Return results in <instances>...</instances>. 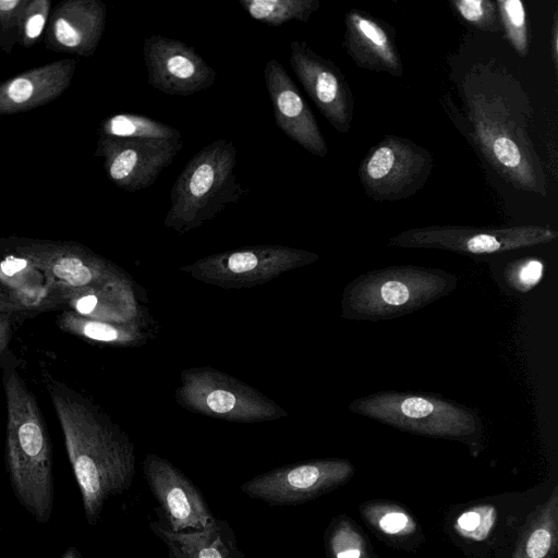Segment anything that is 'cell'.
I'll list each match as a JSON object with an SVG mask.
<instances>
[{"mask_svg":"<svg viewBox=\"0 0 558 558\" xmlns=\"http://www.w3.org/2000/svg\"><path fill=\"white\" fill-rule=\"evenodd\" d=\"M363 518L378 531L390 536H409L416 531L414 519L400 506L368 502L361 508Z\"/></svg>","mask_w":558,"mask_h":558,"instance_id":"cell-24","label":"cell"},{"mask_svg":"<svg viewBox=\"0 0 558 558\" xmlns=\"http://www.w3.org/2000/svg\"><path fill=\"white\" fill-rule=\"evenodd\" d=\"M45 24V19L41 14L31 16L26 24V34L29 38L39 36Z\"/></svg>","mask_w":558,"mask_h":558,"instance_id":"cell-33","label":"cell"},{"mask_svg":"<svg viewBox=\"0 0 558 558\" xmlns=\"http://www.w3.org/2000/svg\"><path fill=\"white\" fill-rule=\"evenodd\" d=\"M318 255L278 244L252 245L214 254L181 269L201 281L244 288L266 283L291 269L308 265Z\"/></svg>","mask_w":558,"mask_h":558,"instance_id":"cell-7","label":"cell"},{"mask_svg":"<svg viewBox=\"0 0 558 558\" xmlns=\"http://www.w3.org/2000/svg\"><path fill=\"white\" fill-rule=\"evenodd\" d=\"M347 53L365 70L403 75V64L392 35L379 21L360 11H350L344 17Z\"/></svg>","mask_w":558,"mask_h":558,"instance_id":"cell-17","label":"cell"},{"mask_svg":"<svg viewBox=\"0 0 558 558\" xmlns=\"http://www.w3.org/2000/svg\"><path fill=\"white\" fill-rule=\"evenodd\" d=\"M353 473L354 468L348 460H312L259 474L240 489L270 505H299L344 484Z\"/></svg>","mask_w":558,"mask_h":558,"instance_id":"cell-11","label":"cell"},{"mask_svg":"<svg viewBox=\"0 0 558 558\" xmlns=\"http://www.w3.org/2000/svg\"><path fill=\"white\" fill-rule=\"evenodd\" d=\"M496 5L507 38L519 56L525 57L529 52V37L523 3L520 0H498Z\"/></svg>","mask_w":558,"mask_h":558,"instance_id":"cell-25","label":"cell"},{"mask_svg":"<svg viewBox=\"0 0 558 558\" xmlns=\"http://www.w3.org/2000/svg\"><path fill=\"white\" fill-rule=\"evenodd\" d=\"M496 520L497 510L493 505L474 506L457 518L453 529L461 537L482 542L489 536Z\"/></svg>","mask_w":558,"mask_h":558,"instance_id":"cell-26","label":"cell"},{"mask_svg":"<svg viewBox=\"0 0 558 558\" xmlns=\"http://www.w3.org/2000/svg\"><path fill=\"white\" fill-rule=\"evenodd\" d=\"M24 259L40 269L48 283L69 300L97 294L136 304L129 277L101 258L60 250L32 254Z\"/></svg>","mask_w":558,"mask_h":558,"instance_id":"cell-10","label":"cell"},{"mask_svg":"<svg viewBox=\"0 0 558 558\" xmlns=\"http://www.w3.org/2000/svg\"><path fill=\"white\" fill-rule=\"evenodd\" d=\"M457 277L415 266L388 267L364 274L347 286L342 317L391 319L440 299L454 289Z\"/></svg>","mask_w":558,"mask_h":558,"instance_id":"cell-4","label":"cell"},{"mask_svg":"<svg viewBox=\"0 0 558 558\" xmlns=\"http://www.w3.org/2000/svg\"><path fill=\"white\" fill-rule=\"evenodd\" d=\"M59 327L72 335L93 341L129 345L143 338L138 326L124 323L117 324L83 316L73 310L63 312L58 317Z\"/></svg>","mask_w":558,"mask_h":558,"instance_id":"cell-21","label":"cell"},{"mask_svg":"<svg viewBox=\"0 0 558 558\" xmlns=\"http://www.w3.org/2000/svg\"><path fill=\"white\" fill-rule=\"evenodd\" d=\"M168 546V558H189L175 545L170 542H165Z\"/></svg>","mask_w":558,"mask_h":558,"instance_id":"cell-36","label":"cell"},{"mask_svg":"<svg viewBox=\"0 0 558 558\" xmlns=\"http://www.w3.org/2000/svg\"><path fill=\"white\" fill-rule=\"evenodd\" d=\"M433 168L429 151L410 140L387 135L363 158L359 178L376 202H396L416 193Z\"/></svg>","mask_w":558,"mask_h":558,"instance_id":"cell-8","label":"cell"},{"mask_svg":"<svg viewBox=\"0 0 558 558\" xmlns=\"http://www.w3.org/2000/svg\"><path fill=\"white\" fill-rule=\"evenodd\" d=\"M244 11L255 21L279 26L289 21L308 22L319 10V0H239Z\"/></svg>","mask_w":558,"mask_h":558,"instance_id":"cell-22","label":"cell"},{"mask_svg":"<svg viewBox=\"0 0 558 558\" xmlns=\"http://www.w3.org/2000/svg\"><path fill=\"white\" fill-rule=\"evenodd\" d=\"M8 94L14 102H24L33 94V84L27 78H16L9 85Z\"/></svg>","mask_w":558,"mask_h":558,"instance_id":"cell-31","label":"cell"},{"mask_svg":"<svg viewBox=\"0 0 558 558\" xmlns=\"http://www.w3.org/2000/svg\"><path fill=\"white\" fill-rule=\"evenodd\" d=\"M557 14L555 13L553 29H551V57L557 69V60H558V24H557Z\"/></svg>","mask_w":558,"mask_h":558,"instance_id":"cell-34","label":"cell"},{"mask_svg":"<svg viewBox=\"0 0 558 558\" xmlns=\"http://www.w3.org/2000/svg\"><path fill=\"white\" fill-rule=\"evenodd\" d=\"M543 264L534 258H525L510 263L505 270L509 286L520 292L533 289L542 279Z\"/></svg>","mask_w":558,"mask_h":558,"instance_id":"cell-29","label":"cell"},{"mask_svg":"<svg viewBox=\"0 0 558 558\" xmlns=\"http://www.w3.org/2000/svg\"><path fill=\"white\" fill-rule=\"evenodd\" d=\"M183 147V141L113 137L108 173L120 186L141 191L155 183Z\"/></svg>","mask_w":558,"mask_h":558,"instance_id":"cell-16","label":"cell"},{"mask_svg":"<svg viewBox=\"0 0 558 558\" xmlns=\"http://www.w3.org/2000/svg\"><path fill=\"white\" fill-rule=\"evenodd\" d=\"M458 13L475 27L486 32L500 29V19L496 2L490 0H456L452 2Z\"/></svg>","mask_w":558,"mask_h":558,"instance_id":"cell-28","label":"cell"},{"mask_svg":"<svg viewBox=\"0 0 558 558\" xmlns=\"http://www.w3.org/2000/svg\"><path fill=\"white\" fill-rule=\"evenodd\" d=\"M177 399L192 412L233 422H263L287 415L258 390L209 367L184 371Z\"/></svg>","mask_w":558,"mask_h":558,"instance_id":"cell-6","label":"cell"},{"mask_svg":"<svg viewBox=\"0 0 558 558\" xmlns=\"http://www.w3.org/2000/svg\"><path fill=\"white\" fill-rule=\"evenodd\" d=\"M472 120L487 158L520 187L542 193L531 177L533 171L530 158L515 141L514 132L508 131L506 125H499L493 118H488L478 102L473 106Z\"/></svg>","mask_w":558,"mask_h":558,"instance_id":"cell-18","label":"cell"},{"mask_svg":"<svg viewBox=\"0 0 558 558\" xmlns=\"http://www.w3.org/2000/svg\"><path fill=\"white\" fill-rule=\"evenodd\" d=\"M150 527L163 542L172 543L189 558H245L230 525L216 518L201 530L172 532L160 521H151Z\"/></svg>","mask_w":558,"mask_h":558,"instance_id":"cell-19","label":"cell"},{"mask_svg":"<svg viewBox=\"0 0 558 558\" xmlns=\"http://www.w3.org/2000/svg\"><path fill=\"white\" fill-rule=\"evenodd\" d=\"M16 307H17L16 304H14L4 294L0 293V311L1 312L15 311Z\"/></svg>","mask_w":558,"mask_h":558,"instance_id":"cell-35","label":"cell"},{"mask_svg":"<svg viewBox=\"0 0 558 558\" xmlns=\"http://www.w3.org/2000/svg\"><path fill=\"white\" fill-rule=\"evenodd\" d=\"M7 400L5 462L12 489L38 523L53 509V462L45 420L35 396L15 372L4 376Z\"/></svg>","mask_w":558,"mask_h":558,"instance_id":"cell-2","label":"cell"},{"mask_svg":"<svg viewBox=\"0 0 558 558\" xmlns=\"http://www.w3.org/2000/svg\"><path fill=\"white\" fill-rule=\"evenodd\" d=\"M143 473L170 531L201 530L215 519L199 489L165 458L148 453Z\"/></svg>","mask_w":558,"mask_h":558,"instance_id":"cell-14","label":"cell"},{"mask_svg":"<svg viewBox=\"0 0 558 558\" xmlns=\"http://www.w3.org/2000/svg\"><path fill=\"white\" fill-rule=\"evenodd\" d=\"M557 236V231L538 226L507 228L430 226L403 231L389 239L388 245L486 255L548 243Z\"/></svg>","mask_w":558,"mask_h":558,"instance_id":"cell-9","label":"cell"},{"mask_svg":"<svg viewBox=\"0 0 558 558\" xmlns=\"http://www.w3.org/2000/svg\"><path fill=\"white\" fill-rule=\"evenodd\" d=\"M349 409L396 428L449 439H470L481 432L472 410L430 395L378 392L354 400Z\"/></svg>","mask_w":558,"mask_h":558,"instance_id":"cell-5","label":"cell"},{"mask_svg":"<svg viewBox=\"0 0 558 558\" xmlns=\"http://www.w3.org/2000/svg\"><path fill=\"white\" fill-rule=\"evenodd\" d=\"M19 4L17 0H0V10L9 11Z\"/></svg>","mask_w":558,"mask_h":558,"instance_id":"cell-37","label":"cell"},{"mask_svg":"<svg viewBox=\"0 0 558 558\" xmlns=\"http://www.w3.org/2000/svg\"><path fill=\"white\" fill-rule=\"evenodd\" d=\"M147 83L170 96H191L209 88L217 72L190 45L162 35L144 39Z\"/></svg>","mask_w":558,"mask_h":558,"instance_id":"cell-12","label":"cell"},{"mask_svg":"<svg viewBox=\"0 0 558 558\" xmlns=\"http://www.w3.org/2000/svg\"><path fill=\"white\" fill-rule=\"evenodd\" d=\"M558 547V486L527 517L512 558H554Z\"/></svg>","mask_w":558,"mask_h":558,"instance_id":"cell-20","label":"cell"},{"mask_svg":"<svg viewBox=\"0 0 558 558\" xmlns=\"http://www.w3.org/2000/svg\"><path fill=\"white\" fill-rule=\"evenodd\" d=\"M289 47L290 65L308 97L338 132H349L354 98L341 70L304 40H293Z\"/></svg>","mask_w":558,"mask_h":558,"instance_id":"cell-13","label":"cell"},{"mask_svg":"<svg viewBox=\"0 0 558 558\" xmlns=\"http://www.w3.org/2000/svg\"><path fill=\"white\" fill-rule=\"evenodd\" d=\"M264 80L275 122L281 132L306 151L317 157H326L328 147L316 118L278 60L267 61Z\"/></svg>","mask_w":558,"mask_h":558,"instance_id":"cell-15","label":"cell"},{"mask_svg":"<svg viewBox=\"0 0 558 558\" xmlns=\"http://www.w3.org/2000/svg\"><path fill=\"white\" fill-rule=\"evenodd\" d=\"M63 432L87 522H98L105 504L128 490L135 474L134 445L96 405L54 379L47 383Z\"/></svg>","mask_w":558,"mask_h":558,"instance_id":"cell-1","label":"cell"},{"mask_svg":"<svg viewBox=\"0 0 558 558\" xmlns=\"http://www.w3.org/2000/svg\"><path fill=\"white\" fill-rule=\"evenodd\" d=\"M11 339V326L8 316L0 313V354H2Z\"/></svg>","mask_w":558,"mask_h":558,"instance_id":"cell-32","label":"cell"},{"mask_svg":"<svg viewBox=\"0 0 558 558\" xmlns=\"http://www.w3.org/2000/svg\"><path fill=\"white\" fill-rule=\"evenodd\" d=\"M56 37L66 47H75L82 41V35L66 20L58 19L54 24Z\"/></svg>","mask_w":558,"mask_h":558,"instance_id":"cell-30","label":"cell"},{"mask_svg":"<svg viewBox=\"0 0 558 558\" xmlns=\"http://www.w3.org/2000/svg\"><path fill=\"white\" fill-rule=\"evenodd\" d=\"M61 558H83V557L76 548L69 547Z\"/></svg>","mask_w":558,"mask_h":558,"instance_id":"cell-38","label":"cell"},{"mask_svg":"<svg viewBox=\"0 0 558 558\" xmlns=\"http://www.w3.org/2000/svg\"><path fill=\"white\" fill-rule=\"evenodd\" d=\"M331 558H367L366 545L361 533L348 520L340 519L328 535Z\"/></svg>","mask_w":558,"mask_h":558,"instance_id":"cell-27","label":"cell"},{"mask_svg":"<svg viewBox=\"0 0 558 558\" xmlns=\"http://www.w3.org/2000/svg\"><path fill=\"white\" fill-rule=\"evenodd\" d=\"M235 166L231 140L218 138L199 149L172 185L165 227L185 233L238 203L246 190L236 178Z\"/></svg>","mask_w":558,"mask_h":558,"instance_id":"cell-3","label":"cell"},{"mask_svg":"<svg viewBox=\"0 0 558 558\" xmlns=\"http://www.w3.org/2000/svg\"><path fill=\"white\" fill-rule=\"evenodd\" d=\"M107 133L113 137L133 140L180 141L181 132L146 116L120 113L106 123Z\"/></svg>","mask_w":558,"mask_h":558,"instance_id":"cell-23","label":"cell"}]
</instances>
